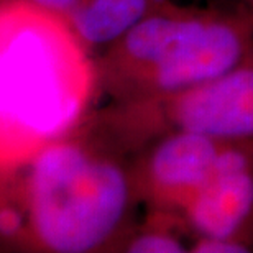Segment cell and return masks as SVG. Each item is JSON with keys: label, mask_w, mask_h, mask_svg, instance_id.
I'll return each instance as SVG.
<instances>
[{"label": "cell", "mask_w": 253, "mask_h": 253, "mask_svg": "<svg viewBox=\"0 0 253 253\" xmlns=\"http://www.w3.org/2000/svg\"><path fill=\"white\" fill-rule=\"evenodd\" d=\"M138 204L130 160L76 130L0 165V252H115Z\"/></svg>", "instance_id": "6da1fadb"}, {"label": "cell", "mask_w": 253, "mask_h": 253, "mask_svg": "<svg viewBox=\"0 0 253 253\" xmlns=\"http://www.w3.org/2000/svg\"><path fill=\"white\" fill-rule=\"evenodd\" d=\"M99 99L94 54L58 15L0 0V165L71 135Z\"/></svg>", "instance_id": "7a4b0ae2"}, {"label": "cell", "mask_w": 253, "mask_h": 253, "mask_svg": "<svg viewBox=\"0 0 253 253\" xmlns=\"http://www.w3.org/2000/svg\"><path fill=\"white\" fill-rule=\"evenodd\" d=\"M253 51V12L166 0L94 56L99 97L131 102L191 87Z\"/></svg>", "instance_id": "3957f363"}, {"label": "cell", "mask_w": 253, "mask_h": 253, "mask_svg": "<svg viewBox=\"0 0 253 253\" xmlns=\"http://www.w3.org/2000/svg\"><path fill=\"white\" fill-rule=\"evenodd\" d=\"M78 130L128 160L174 131L253 141V51L229 71L191 87L92 109Z\"/></svg>", "instance_id": "277c9868"}, {"label": "cell", "mask_w": 253, "mask_h": 253, "mask_svg": "<svg viewBox=\"0 0 253 253\" xmlns=\"http://www.w3.org/2000/svg\"><path fill=\"white\" fill-rule=\"evenodd\" d=\"M188 131L166 133L130 158L140 204L148 211L181 215L214 168L224 145Z\"/></svg>", "instance_id": "5b68a950"}, {"label": "cell", "mask_w": 253, "mask_h": 253, "mask_svg": "<svg viewBox=\"0 0 253 253\" xmlns=\"http://www.w3.org/2000/svg\"><path fill=\"white\" fill-rule=\"evenodd\" d=\"M191 237L253 240V141H229L181 212Z\"/></svg>", "instance_id": "8992f818"}, {"label": "cell", "mask_w": 253, "mask_h": 253, "mask_svg": "<svg viewBox=\"0 0 253 253\" xmlns=\"http://www.w3.org/2000/svg\"><path fill=\"white\" fill-rule=\"evenodd\" d=\"M32 2L58 15L95 56L166 0H32Z\"/></svg>", "instance_id": "52a82bcc"}, {"label": "cell", "mask_w": 253, "mask_h": 253, "mask_svg": "<svg viewBox=\"0 0 253 253\" xmlns=\"http://www.w3.org/2000/svg\"><path fill=\"white\" fill-rule=\"evenodd\" d=\"M148 219L143 224L131 225L125 237L119 242L115 252L125 253H186L189 242L184 240V232H189L183 217L168 212L148 211Z\"/></svg>", "instance_id": "ba28073f"}, {"label": "cell", "mask_w": 253, "mask_h": 253, "mask_svg": "<svg viewBox=\"0 0 253 253\" xmlns=\"http://www.w3.org/2000/svg\"><path fill=\"white\" fill-rule=\"evenodd\" d=\"M252 250V244L225 239V237H191V253H245Z\"/></svg>", "instance_id": "9c48e42d"}, {"label": "cell", "mask_w": 253, "mask_h": 253, "mask_svg": "<svg viewBox=\"0 0 253 253\" xmlns=\"http://www.w3.org/2000/svg\"><path fill=\"white\" fill-rule=\"evenodd\" d=\"M232 2H234V5H237V7L247 8V10H250V12H253V0H232Z\"/></svg>", "instance_id": "30bf717a"}]
</instances>
